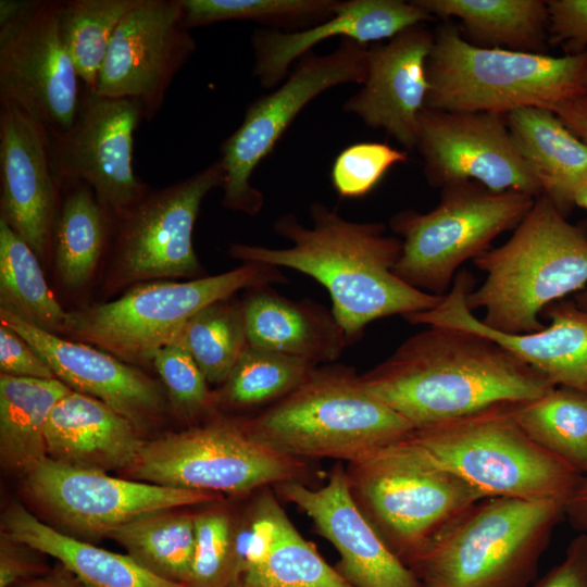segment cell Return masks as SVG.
Instances as JSON below:
<instances>
[{
    "label": "cell",
    "instance_id": "obj_23",
    "mask_svg": "<svg viewBox=\"0 0 587 587\" xmlns=\"http://www.w3.org/2000/svg\"><path fill=\"white\" fill-rule=\"evenodd\" d=\"M433 43L434 33L419 24L387 43L369 45L366 78L344 103V111L385 130L405 149H415L429 90L427 59Z\"/></svg>",
    "mask_w": 587,
    "mask_h": 587
},
{
    "label": "cell",
    "instance_id": "obj_32",
    "mask_svg": "<svg viewBox=\"0 0 587 587\" xmlns=\"http://www.w3.org/2000/svg\"><path fill=\"white\" fill-rule=\"evenodd\" d=\"M107 537L122 545L132 559L155 576L189 584L195 515L178 509L160 510L116 527Z\"/></svg>",
    "mask_w": 587,
    "mask_h": 587
},
{
    "label": "cell",
    "instance_id": "obj_24",
    "mask_svg": "<svg viewBox=\"0 0 587 587\" xmlns=\"http://www.w3.org/2000/svg\"><path fill=\"white\" fill-rule=\"evenodd\" d=\"M434 17L413 0H344L334 15L310 28L285 33L260 28L251 37L253 75L263 88L279 86L290 65L330 38L341 37L369 46L391 39L403 30Z\"/></svg>",
    "mask_w": 587,
    "mask_h": 587
},
{
    "label": "cell",
    "instance_id": "obj_18",
    "mask_svg": "<svg viewBox=\"0 0 587 587\" xmlns=\"http://www.w3.org/2000/svg\"><path fill=\"white\" fill-rule=\"evenodd\" d=\"M26 477L32 496L61 524L85 536H108L138 516L218 499L213 492L117 478L48 457Z\"/></svg>",
    "mask_w": 587,
    "mask_h": 587
},
{
    "label": "cell",
    "instance_id": "obj_6",
    "mask_svg": "<svg viewBox=\"0 0 587 587\" xmlns=\"http://www.w3.org/2000/svg\"><path fill=\"white\" fill-rule=\"evenodd\" d=\"M403 441L484 498L567 502L584 477L525 434L511 403L414 428Z\"/></svg>",
    "mask_w": 587,
    "mask_h": 587
},
{
    "label": "cell",
    "instance_id": "obj_1",
    "mask_svg": "<svg viewBox=\"0 0 587 587\" xmlns=\"http://www.w3.org/2000/svg\"><path fill=\"white\" fill-rule=\"evenodd\" d=\"M310 216L311 227L294 213L274 222V233L289 240V247L233 243L228 254L314 278L329 292L332 311L351 344L371 322L430 310L445 297L413 288L394 273L402 241L388 236L383 223L346 220L322 202L310 205Z\"/></svg>",
    "mask_w": 587,
    "mask_h": 587
},
{
    "label": "cell",
    "instance_id": "obj_29",
    "mask_svg": "<svg viewBox=\"0 0 587 587\" xmlns=\"http://www.w3.org/2000/svg\"><path fill=\"white\" fill-rule=\"evenodd\" d=\"M434 18H458L472 43L545 53L549 12L545 0H413Z\"/></svg>",
    "mask_w": 587,
    "mask_h": 587
},
{
    "label": "cell",
    "instance_id": "obj_12",
    "mask_svg": "<svg viewBox=\"0 0 587 587\" xmlns=\"http://www.w3.org/2000/svg\"><path fill=\"white\" fill-rule=\"evenodd\" d=\"M366 73L367 46L341 39L330 53L304 54L275 90L250 102L239 127L220 147L225 168L222 205L252 216L259 214L264 197L251 184L257 166L307 104L333 87L363 84Z\"/></svg>",
    "mask_w": 587,
    "mask_h": 587
},
{
    "label": "cell",
    "instance_id": "obj_42",
    "mask_svg": "<svg viewBox=\"0 0 587 587\" xmlns=\"http://www.w3.org/2000/svg\"><path fill=\"white\" fill-rule=\"evenodd\" d=\"M409 155L383 142H358L344 149L332 167V183L342 198H360L372 191L396 164Z\"/></svg>",
    "mask_w": 587,
    "mask_h": 587
},
{
    "label": "cell",
    "instance_id": "obj_44",
    "mask_svg": "<svg viewBox=\"0 0 587 587\" xmlns=\"http://www.w3.org/2000/svg\"><path fill=\"white\" fill-rule=\"evenodd\" d=\"M0 370L1 374L18 377L51 379L57 378L48 363L16 332L0 326Z\"/></svg>",
    "mask_w": 587,
    "mask_h": 587
},
{
    "label": "cell",
    "instance_id": "obj_14",
    "mask_svg": "<svg viewBox=\"0 0 587 587\" xmlns=\"http://www.w3.org/2000/svg\"><path fill=\"white\" fill-rule=\"evenodd\" d=\"M59 25V1H0V103L48 127L73 124L80 89Z\"/></svg>",
    "mask_w": 587,
    "mask_h": 587
},
{
    "label": "cell",
    "instance_id": "obj_33",
    "mask_svg": "<svg viewBox=\"0 0 587 587\" xmlns=\"http://www.w3.org/2000/svg\"><path fill=\"white\" fill-rule=\"evenodd\" d=\"M0 303L22 321L64 334L68 312L53 297L38 255L0 218Z\"/></svg>",
    "mask_w": 587,
    "mask_h": 587
},
{
    "label": "cell",
    "instance_id": "obj_7",
    "mask_svg": "<svg viewBox=\"0 0 587 587\" xmlns=\"http://www.w3.org/2000/svg\"><path fill=\"white\" fill-rule=\"evenodd\" d=\"M584 52L553 57L476 46L445 24L427 59L425 108L507 115L527 107L549 109L587 92Z\"/></svg>",
    "mask_w": 587,
    "mask_h": 587
},
{
    "label": "cell",
    "instance_id": "obj_30",
    "mask_svg": "<svg viewBox=\"0 0 587 587\" xmlns=\"http://www.w3.org/2000/svg\"><path fill=\"white\" fill-rule=\"evenodd\" d=\"M70 389L58 378L0 375V455L7 469L28 474L47 458L48 420Z\"/></svg>",
    "mask_w": 587,
    "mask_h": 587
},
{
    "label": "cell",
    "instance_id": "obj_50",
    "mask_svg": "<svg viewBox=\"0 0 587 587\" xmlns=\"http://www.w3.org/2000/svg\"><path fill=\"white\" fill-rule=\"evenodd\" d=\"M574 204L587 210V185L576 192Z\"/></svg>",
    "mask_w": 587,
    "mask_h": 587
},
{
    "label": "cell",
    "instance_id": "obj_11",
    "mask_svg": "<svg viewBox=\"0 0 587 587\" xmlns=\"http://www.w3.org/2000/svg\"><path fill=\"white\" fill-rule=\"evenodd\" d=\"M308 465L254 438L243 421L215 417L145 442L129 470L141 482L207 492L245 494L297 480Z\"/></svg>",
    "mask_w": 587,
    "mask_h": 587
},
{
    "label": "cell",
    "instance_id": "obj_15",
    "mask_svg": "<svg viewBox=\"0 0 587 587\" xmlns=\"http://www.w3.org/2000/svg\"><path fill=\"white\" fill-rule=\"evenodd\" d=\"M143 120L138 103L99 96L84 87L70 128L48 127L54 173L61 183L80 182L112 220L138 203L150 188L135 174L134 134Z\"/></svg>",
    "mask_w": 587,
    "mask_h": 587
},
{
    "label": "cell",
    "instance_id": "obj_37",
    "mask_svg": "<svg viewBox=\"0 0 587 587\" xmlns=\"http://www.w3.org/2000/svg\"><path fill=\"white\" fill-rule=\"evenodd\" d=\"M140 0L59 1V25L63 42L84 87L96 91L99 72L111 38Z\"/></svg>",
    "mask_w": 587,
    "mask_h": 587
},
{
    "label": "cell",
    "instance_id": "obj_17",
    "mask_svg": "<svg viewBox=\"0 0 587 587\" xmlns=\"http://www.w3.org/2000/svg\"><path fill=\"white\" fill-rule=\"evenodd\" d=\"M196 49L182 0H140L111 38L96 92L130 99L139 104L143 120L152 121Z\"/></svg>",
    "mask_w": 587,
    "mask_h": 587
},
{
    "label": "cell",
    "instance_id": "obj_20",
    "mask_svg": "<svg viewBox=\"0 0 587 587\" xmlns=\"http://www.w3.org/2000/svg\"><path fill=\"white\" fill-rule=\"evenodd\" d=\"M0 218L38 258L53 243L61 207L47 126L11 103L0 108Z\"/></svg>",
    "mask_w": 587,
    "mask_h": 587
},
{
    "label": "cell",
    "instance_id": "obj_25",
    "mask_svg": "<svg viewBox=\"0 0 587 587\" xmlns=\"http://www.w3.org/2000/svg\"><path fill=\"white\" fill-rule=\"evenodd\" d=\"M138 428L91 396L70 389L47 424V457L59 463L99 472L130 470L145 445Z\"/></svg>",
    "mask_w": 587,
    "mask_h": 587
},
{
    "label": "cell",
    "instance_id": "obj_51",
    "mask_svg": "<svg viewBox=\"0 0 587 587\" xmlns=\"http://www.w3.org/2000/svg\"><path fill=\"white\" fill-rule=\"evenodd\" d=\"M574 302L583 310L587 311V288L575 294Z\"/></svg>",
    "mask_w": 587,
    "mask_h": 587
},
{
    "label": "cell",
    "instance_id": "obj_47",
    "mask_svg": "<svg viewBox=\"0 0 587 587\" xmlns=\"http://www.w3.org/2000/svg\"><path fill=\"white\" fill-rule=\"evenodd\" d=\"M580 140L587 143V92L549 108Z\"/></svg>",
    "mask_w": 587,
    "mask_h": 587
},
{
    "label": "cell",
    "instance_id": "obj_3",
    "mask_svg": "<svg viewBox=\"0 0 587 587\" xmlns=\"http://www.w3.org/2000/svg\"><path fill=\"white\" fill-rule=\"evenodd\" d=\"M474 263L486 278L467 291V308L483 309L479 320L494 330L534 333L549 304L585 289L587 236L540 195L510 239Z\"/></svg>",
    "mask_w": 587,
    "mask_h": 587
},
{
    "label": "cell",
    "instance_id": "obj_5",
    "mask_svg": "<svg viewBox=\"0 0 587 587\" xmlns=\"http://www.w3.org/2000/svg\"><path fill=\"white\" fill-rule=\"evenodd\" d=\"M566 502L484 498L411 564L424 587H530Z\"/></svg>",
    "mask_w": 587,
    "mask_h": 587
},
{
    "label": "cell",
    "instance_id": "obj_28",
    "mask_svg": "<svg viewBox=\"0 0 587 587\" xmlns=\"http://www.w3.org/2000/svg\"><path fill=\"white\" fill-rule=\"evenodd\" d=\"M3 537L51 555L88 587H189L155 576L128 554L112 552L65 535L20 504L2 520Z\"/></svg>",
    "mask_w": 587,
    "mask_h": 587
},
{
    "label": "cell",
    "instance_id": "obj_16",
    "mask_svg": "<svg viewBox=\"0 0 587 587\" xmlns=\"http://www.w3.org/2000/svg\"><path fill=\"white\" fill-rule=\"evenodd\" d=\"M415 149L434 187L475 182L495 192L517 191L535 198L542 195L515 147L504 115L425 108L419 120Z\"/></svg>",
    "mask_w": 587,
    "mask_h": 587
},
{
    "label": "cell",
    "instance_id": "obj_36",
    "mask_svg": "<svg viewBox=\"0 0 587 587\" xmlns=\"http://www.w3.org/2000/svg\"><path fill=\"white\" fill-rule=\"evenodd\" d=\"M174 341L190 353L209 384L222 385L249 345L242 301L229 298L205 307Z\"/></svg>",
    "mask_w": 587,
    "mask_h": 587
},
{
    "label": "cell",
    "instance_id": "obj_38",
    "mask_svg": "<svg viewBox=\"0 0 587 587\" xmlns=\"http://www.w3.org/2000/svg\"><path fill=\"white\" fill-rule=\"evenodd\" d=\"M316 365L295 357L248 345L222 387L216 405H271L294 390Z\"/></svg>",
    "mask_w": 587,
    "mask_h": 587
},
{
    "label": "cell",
    "instance_id": "obj_52",
    "mask_svg": "<svg viewBox=\"0 0 587 587\" xmlns=\"http://www.w3.org/2000/svg\"><path fill=\"white\" fill-rule=\"evenodd\" d=\"M583 83L585 88L587 89V50L584 52Z\"/></svg>",
    "mask_w": 587,
    "mask_h": 587
},
{
    "label": "cell",
    "instance_id": "obj_22",
    "mask_svg": "<svg viewBox=\"0 0 587 587\" xmlns=\"http://www.w3.org/2000/svg\"><path fill=\"white\" fill-rule=\"evenodd\" d=\"M0 321L23 337L68 388L101 400L139 432L165 411L161 386L140 370L90 345L64 339L0 309Z\"/></svg>",
    "mask_w": 587,
    "mask_h": 587
},
{
    "label": "cell",
    "instance_id": "obj_34",
    "mask_svg": "<svg viewBox=\"0 0 587 587\" xmlns=\"http://www.w3.org/2000/svg\"><path fill=\"white\" fill-rule=\"evenodd\" d=\"M519 426L537 445L587 476V395L554 387L533 400L511 403Z\"/></svg>",
    "mask_w": 587,
    "mask_h": 587
},
{
    "label": "cell",
    "instance_id": "obj_48",
    "mask_svg": "<svg viewBox=\"0 0 587 587\" xmlns=\"http://www.w3.org/2000/svg\"><path fill=\"white\" fill-rule=\"evenodd\" d=\"M565 516L579 533L587 535V476L569 498L565 504Z\"/></svg>",
    "mask_w": 587,
    "mask_h": 587
},
{
    "label": "cell",
    "instance_id": "obj_31",
    "mask_svg": "<svg viewBox=\"0 0 587 587\" xmlns=\"http://www.w3.org/2000/svg\"><path fill=\"white\" fill-rule=\"evenodd\" d=\"M62 185L68 191L61 201L54 229L55 266L62 284L76 289L92 276L105 248L112 218L89 186L80 182Z\"/></svg>",
    "mask_w": 587,
    "mask_h": 587
},
{
    "label": "cell",
    "instance_id": "obj_10",
    "mask_svg": "<svg viewBox=\"0 0 587 587\" xmlns=\"http://www.w3.org/2000/svg\"><path fill=\"white\" fill-rule=\"evenodd\" d=\"M535 197L495 192L475 182L441 188L440 201L422 213L403 210L389 222L402 241L394 273L409 286L444 297L458 268L490 250L492 240L514 229Z\"/></svg>",
    "mask_w": 587,
    "mask_h": 587
},
{
    "label": "cell",
    "instance_id": "obj_19",
    "mask_svg": "<svg viewBox=\"0 0 587 587\" xmlns=\"http://www.w3.org/2000/svg\"><path fill=\"white\" fill-rule=\"evenodd\" d=\"M475 279L462 270L435 308L403 316L412 324L446 326L479 333L497 341L557 387L587 395V311L559 300L544 311L550 324L527 334H507L485 326L467 308L465 296Z\"/></svg>",
    "mask_w": 587,
    "mask_h": 587
},
{
    "label": "cell",
    "instance_id": "obj_35",
    "mask_svg": "<svg viewBox=\"0 0 587 587\" xmlns=\"http://www.w3.org/2000/svg\"><path fill=\"white\" fill-rule=\"evenodd\" d=\"M237 587H353L329 566L280 508L274 539L260 562L246 570Z\"/></svg>",
    "mask_w": 587,
    "mask_h": 587
},
{
    "label": "cell",
    "instance_id": "obj_40",
    "mask_svg": "<svg viewBox=\"0 0 587 587\" xmlns=\"http://www.w3.org/2000/svg\"><path fill=\"white\" fill-rule=\"evenodd\" d=\"M235 535L228 515L211 510L195 515V550L189 587L234 585Z\"/></svg>",
    "mask_w": 587,
    "mask_h": 587
},
{
    "label": "cell",
    "instance_id": "obj_13",
    "mask_svg": "<svg viewBox=\"0 0 587 587\" xmlns=\"http://www.w3.org/2000/svg\"><path fill=\"white\" fill-rule=\"evenodd\" d=\"M224 183L225 168L218 159L171 186L150 189L112 220L113 255L107 288L114 291L147 280L200 274L193 227L204 198Z\"/></svg>",
    "mask_w": 587,
    "mask_h": 587
},
{
    "label": "cell",
    "instance_id": "obj_41",
    "mask_svg": "<svg viewBox=\"0 0 587 587\" xmlns=\"http://www.w3.org/2000/svg\"><path fill=\"white\" fill-rule=\"evenodd\" d=\"M151 364L178 415L195 420L214 409L215 394L210 391L204 374L183 346L175 341L164 346L154 354Z\"/></svg>",
    "mask_w": 587,
    "mask_h": 587
},
{
    "label": "cell",
    "instance_id": "obj_39",
    "mask_svg": "<svg viewBox=\"0 0 587 587\" xmlns=\"http://www.w3.org/2000/svg\"><path fill=\"white\" fill-rule=\"evenodd\" d=\"M339 0H182L185 24L208 26L226 21L259 23L285 33L330 18Z\"/></svg>",
    "mask_w": 587,
    "mask_h": 587
},
{
    "label": "cell",
    "instance_id": "obj_27",
    "mask_svg": "<svg viewBox=\"0 0 587 587\" xmlns=\"http://www.w3.org/2000/svg\"><path fill=\"white\" fill-rule=\"evenodd\" d=\"M515 147L557 208L564 213L587 185V143L546 108L527 107L505 115Z\"/></svg>",
    "mask_w": 587,
    "mask_h": 587
},
{
    "label": "cell",
    "instance_id": "obj_8",
    "mask_svg": "<svg viewBox=\"0 0 587 587\" xmlns=\"http://www.w3.org/2000/svg\"><path fill=\"white\" fill-rule=\"evenodd\" d=\"M286 282L277 267L242 263L228 272L187 282L140 284L113 301L68 312L64 334L124 362L148 363L205 307L239 290Z\"/></svg>",
    "mask_w": 587,
    "mask_h": 587
},
{
    "label": "cell",
    "instance_id": "obj_2",
    "mask_svg": "<svg viewBox=\"0 0 587 587\" xmlns=\"http://www.w3.org/2000/svg\"><path fill=\"white\" fill-rule=\"evenodd\" d=\"M361 380L414 428L533 400L557 387L491 338L435 325L407 338Z\"/></svg>",
    "mask_w": 587,
    "mask_h": 587
},
{
    "label": "cell",
    "instance_id": "obj_46",
    "mask_svg": "<svg viewBox=\"0 0 587 587\" xmlns=\"http://www.w3.org/2000/svg\"><path fill=\"white\" fill-rule=\"evenodd\" d=\"M15 542L2 537L0 551V587H13L27 575L32 563L14 547Z\"/></svg>",
    "mask_w": 587,
    "mask_h": 587
},
{
    "label": "cell",
    "instance_id": "obj_26",
    "mask_svg": "<svg viewBox=\"0 0 587 587\" xmlns=\"http://www.w3.org/2000/svg\"><path fill=\"white\" fill-rule=\"evenodd\" d=\"M242 304L252 347L319 365L334 363L352 345L333 311L311 299H289L266 285L248 289Z\"/></svg>",
    "mask_w": 587,
    "mask_h": 587
},
{
    "label": "cell",
    "instance_id": "obj_9",
    "mask_svg": "<svg viewBox=\"0 0 587 587\" xmlns=\"http://www.w3.org/2000/svg\"><path fill=\"white\" fill-rule=\"evenodd\" d=\"M347 474L357 503L409 567L439 532L484 499L403 439L349 463Z\"/></svg>",
    "mask_w": 587,
    "mask_h": 587
},
{
    "label": "cell",
    "instance_id": "obj_45",
    "mask_svg": "<svg viewBox=\"0 0 587 587\" xmlns=\"http://www.w3.org/2000/svg\"><path fill=\"white\" fill-rule=\"evenodd\" d=\"M530 587H587V535L572 539L563 560Z\"/></svg>",
    "mask_w": 587,
    "mask_h": 587
},
{
    "label": "cell",
    "instance_id": "obj_43",
    "mask_svg": "<svg viewBox=\"0 0 587 587\" xmlns=\"http://www.w3.org/2000/svg\"><path fill=\"white\" fill-rule=\"evenodd\" d=\"M549 42L561 43L567 54L587 50V0H548Z\"/></svg>",
    "mask_w": 587,
    "mask_h": 587
},
{
    "label": "cell",
    "instance_id": "obj_49",
    "mask_svg": "<svg viewBox=\"0 0 587 587\" xmlns=\"http://www.w3.org/2000/svg\"><path fill=\"white\" fill-rule=\"evenodd\" d=\"M13 587H88L73 573L62 566L46 576H42L30 582L14 585Z\"/></svg>",
    "mask_w": 587,
    "mask_h": 587
},
{
    "label": "cell",
    "instance_id": "obj_4",
    "mask_svg": "<svg viewBox=\"0 0 587 587\" xmlns=\"http://www.w3.org/2000/svg\"><path fill=\"white\" fill-rule=\"evenodd\" d=\"M243 423L283 454L349 463L414 429L366 391L353 367L334 363L316 365L294 390Z\"/></svg>",
    "mask_w": 587,
    "mask_h": 587
},
{
    "label": "cell",
    "instance_id": "obj_21",
    "mask_svg": "<svg viewBox=\"0 0 587 587\" xmlns=\"http://www.w3.org/2000/svg\"><path fill=\"white\" fill-rule=\"evenodd\" d=\"M275 489L305 512L319 534L333 544L340 554L338 572L353 587H424L361 510L340 463L319 489L297 480L275 485Z\"/></svg>",
    "mask_w": 587,
    "mask_h": 587
}]
</instances>
